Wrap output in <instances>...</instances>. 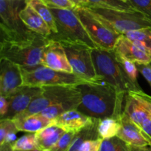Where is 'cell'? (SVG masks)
I'll list each match as a JSON object with an SVG mask.
<instances>
[{"mask_svg":"<svg viewBox=\"0 0 151 151\" xmlns=\"http://www.w3.org/2000/svg\"><path fill=\"white\" fill-rule=\"evenodd\" d=\"M123 35L132 41L141 44L146 49H147L149 51L151 52L150 28H143V29L128 31V32L125 33Z\"/></svg>","mask_w":151,"mask_h":151,"instance_id":"cell-27","label":"cell"},{"mask_svg":"<svg viewBox=\"0 0 151 151\" xmlns=\"http://www.w3.org/2000/svg\"><path fill=\"white\" fill-rule=\"evenodd\" d=\"M93 62L98 81H104L124 94L135 93L145 94L139 85L136 84L117 61L113 50L92 48Z\"/></svg>","mask_w":151,"mask_h":151,"instance_id":"cell-2","label":"cell"},{"mask_svg":"<svg viewBox=\"0 0 151 151\" xmlns=\"http://www.w3.org/2000/svg\"><path fill=\"white\" fill-rule=\"evenodd\" d=\"M129 2L137 11L143 13L151 20V0H130Z\"/></svg>","mask_w":151,"mask_h":151,"instance_id":"cell-32","label":"cell"},{"mask_svg":"<svg viewBox=\"0 0 151 151\" xmlns=\"http://www.w3.org/2000/svg\"><path fill=\"white\" fill-rule=\"evenodd\" d=\"M135 64L139 72L141 73L151 87V66L150 64L139 63V62H135Z\"/></svg>","mask_w":151,"mask_h":151,"instance_id":"cell-35","label":"cell"},{"mask_svg":"<svg viewBox=\"0 0 151 151\" xmlns=\"http://www.w3.org/2000/svg\"><path fill=\"white\" fill-rule=\"evenodd\" d=\"M81 103V97L66 102H63V103L52 105V106L46 108L40 113L50 119L54 120L55 118H56L66 111L71 110H77Z\"/></svg>","mask_w":151,"mask_h":151,"instance_id":"cell-23","label":"cell"},{"mask_svg":"<svg viewBox=\"0 0 151 151\" xmlns=\"http://www.w3.org/2000/svg\"><path fill=\"white\" fill-rule=\"evenodd\" d=\"M81 93V103L78 110L97 119L120 118L124 111L126 95L104 81H87L77 85Z\"/></svg>","mask_w":151,"mask_h":151,"instance_id":"cell-1","label":"cell"},{"mask_svg":"<svg viewBox=\"0 0 151 151\" xmlns=\"http://www.w3.org/2000/svg\"><path fill=\"white\" fill-rule=\"evenodd\" d=\"M9 110V102L7 98L1 96L0 97V116L1 118H4Z\"/></svg>","mask_w":151,"mask_h":151,"instance_id":"cell-36","label":"cell"},{"mask_svg":"<svg viewBox=\"0 0 151 151\" xmlns=\"http://www.w3.org/2000/svg\"><path fill=\"white\" fill-rule=\"evenodd\" d=\"M122 124L120 118L109 117L100 119L98 124V133L100 138L105 139L116 136L120 130Z\"/></svg>","mask_w":151,"mask_h":151,"instance_id":"cell-22","label":"cell"},{"mask_svg":"<svg viewBox=\"0 0 151 151\" xmlns=\"http://www.w3.org/2000/svg\"><path fill=\"white\" fill-rule=\"evenodd\" d=\"M150 29H151V28H150Z\"/></svg>","mask_w":151,"mask_h":151,"instance_id":"cell-43","label":"cell"},{"mask_svg":"<svg viewBox=\"0 0 151 151\" xmlns=\"http://www.w3.org/2000/svg\"><path fill=\"white\" fill-rule=\"evenodd\" d=\"M138 97L142 101L144 106L147 110L149 113L151 114V96L147 94H137Z\"/></svg>","mask_w":151,"mask_h":151,"instance_id":"cell-37","label":"cell"},{"mask_svg":"<svg viewBox=\"0 0 151 151\" xmlns=\"http://www.w3.org/2000/svg\"><path fill=\"white\" fill-rule=\"evenodd\" d=\"M74 10L96 48L113 50L120 35L114 32L109 27L100 22L86 7L77 6Z\"/></svg>","mask_w":151,"mask_h":151,"instance_id":"cell-9","label":"cell"},{"mask_svg":"<svg viewBox=\"0 0 151 151\" xmlns=\"http://www.w3.org/2000/svg\"><path fill=\"white\" fill-rule=\"evenodd\" d=\"M114 32L123 35L128 31L151 28V20L139 11H125L102 7H84Z\"/></svg>","mask_w":151,"mask_h":151,"instance_id":"cell-6","label":"cell"},{"mask_svg":"<svg viewBox=\"0 0 151 151\" xmlns=\"http://www.w3.org/2000/svg\"><path fill=\"white\" fill-rule=\"evenodd\" d=\"M100 151H130L129 144L118 136L102 141Z\"/></svg>","mask_w":151,"mask_h":151,"instance_id":"cell-29","label":"cell"},{"mask_svg":"<svg viewBox=\"0 0 151 151\" xmlns=\"http://www.w3.org/2000/svg\"><path fill=\"white\" fill-rule=\"evenodd\" d=\"M48 38L38 35L27 41H0V58L9 59L22 68L41 65L43 50Z\"/></svg>","mask_w":151,"mask_h":151,"instance_id":"cell-5","label":"cell"},{"mask_svg":"<svg viewBox=\"0 0 151 151\" xmlns=\"http://www.w3.org/2000/svg\"><path fill=\"white\" fill-rule=\"evenodd\" d=\"M26 5V0H0L1 41H27L38 35L21 19L20 12Z\"/></svg>","mask_w":151,"mask_h":151,"instance_id":"cell-3","label":"cell"},{"mask_svg":"<svg viewBox=\"0 0 151 151\" xmlns=\"http://www.w3.org/2000/svg\"><path fill=\"white\" fill-rule=\"evenodd\" d=\"M65 130L56 125H51L35 133L38 150L41 151L50 150L55 145Z\"/></svg>","mask_w":151,"mask_h":151,"instance_id":"cell-20","label":"cell"},{"mask_svg":"<svg viewBox=\"0 0 151 151\" xmlns=\"http://www.w3.org/2000/svg\"><path fill=\"white\" fill-rule=\"evenodd\" d=\"M122 1H126V2H129L130 0H122ZM129 3H130V2H129Z\"/></svg>","mask_w":151,"mask_h":151,"instance_id":"cell-41","label":"cell"},{"mask_svg":"<svg viewBox=\"0 0 151 151\" xmlns=\"http://www.w3.org/2000/svg\"><path fill=\"white\" fill-rule=\"evenodd\" d=\"M130 151H151V146L145 147H138V146H133V145H130Z\"/></svg>","mask_w":151,"mask_h":151,"instance_id":"cell-38","label":"cell"},{"mask_svg":"<svg viewBox=\"0 0 151 151\" xmlns=\"http://www.w3.org/2000/svg\"><path fill=\"white\" fill-rule=\"evenodd\" d=\"M75 135V132H65L55 145L47 151H69Z\"/></svg>","mask_w":151,"mask_h":151,"instance_id":"cell-30","label":"cell"},{"mask_svg":"<svg viewBox=\"0 0 151 151\" xmlns=\"http://www.w3.org/2000/svg\"><path fill=\"white\" fill-rule=\"evenodd\" d=\"M14 120L11 118H1L0 120V145L5 143L13 144L19 132Z\"/></svg>","mask_w":151,"mask_h":151,"instance_id":"cell-24","label":"cell"},{"mask_svg":"<svg viewBox=\"0 0 151 151\" xmlns=\"http://www.w3.org/2000/svg\"><path fill=\"white\" fill-rule=\"evenodd\" d=\"M23 86L21 67L9 59L0 58V94L7 97Z\"/></svg>","mask_w":151,"mask_h":151,"instance_id":"cell-12","label":"cell"},{"mask_svg":"<svg viewBox=\"0 0 151 151\" xmlns=\"http://www.w3.org/2000/svg\"><path fill=\"white\" fill-rule=\"evenodd\" d=\"M11 147L13 150L28 151L38 150L35 133H29L21 136L11 144Z\"/></svg>","mask_w":151,"mask_h":151,"instance_id":"cell-28","label":"cell"},{"mask_svg":"<svg viewBox=\"0 0 151 151\" xmlns=\"http://www.w3.org/2000/svg\"><path fill=\"white\" fill-rule=\"evenodd\" d=\"M102 141L103 139L101 138L85 141L81 144L80 151H100Z\"/></svg>","mask_w":151,"mask_h":151,"instance_id":"cell-34","label":"cell"},{"mask_svg":"<svg viewBox=\"0 0 151 151\" xmlns=\"http://www.w3.org/2000/svg\"><path fill=\"white\" fill-rule=\"evenodd\" d=\"M42 91V87L23 85L7 96L9 110L3 118L13 119L16 115L27 109L29 105Z\"/></svg>","mask_w":151,"mask_h":151,"instance_id":"cell-13","label":"cell"},{"mask_svg":"<svg viewBox=\"0 0 151 151\" xmlns=\"http://www.w3.org/2000/svg\"><path fill=\"white\" fill-rule=\"evenodd\" d=\"M13 119L19 131L27 133H36L49 126L53 125V120L44 116L41 113Z\"/></svg>","mask_w":151,"mask_h":151,"instance_id":"cell-19","label":"cell"},{"mask_svg":"<svg viewBox=\"0 0 151 151\" xmlns=\"http://www.w3.org/2000/svg\"><path fill=\"white\" fill-rule=\"evenodd\" d=\"M41 65L55 70L73 73L61 43L49 38L43 50Z\"/></svg>","mask_w":151,"mask_h":151,"instance_id":"cell-11","label":"cell"},{"mask_svg":"<svg viewBox=\"0 0 151 151\" xmlns=\"http://www.w3.org/2000/svg\"><path fill=\"white\" fill-rule=\"evenodd\" d=\"M125 100L123 112L140 128L144 120L150 116V113L144 106L137 93H128L125 96Z\"/></svg>","mask_w":151,"mask_h":151,"instance_id":"cell-17","label":"cell"},{"mask_svg":"<svg viewBox=\"0 0 151 151\" xmlns=\"http://www.w3.org/2000/svg\"><path fill=\"white\" fill-rule=\"evenodd\" d=\"M150 66H151V62H150Z\"/></svg>","mask_w":151,"mask_h":151,"instance_id":"cell-42","label":"cell"},{"mask_svg":"<svg viewBox=\"0 0 151 151\" xmlns=\"http://www.w3.org/2000/svg\"><path fill=\"white\" fill-rule=\"evenodd\" d=\"M20 17L29 29L39 35L48 38L52 31L43 18L31 7L27 4L20 12Z\"/></svg>","mask_w":151,"mask_h":151,"instance_id":"cell-18","label":"cell"},{"mask_svg":"<svg viewBox=\"0 0 151 151\" xmlns=\"http://www.w3.org/2000/svg\"><path fill=\"white\" fill-rule=\"evenodd\" d=\"M115 54L133 62L150 64L151 52L138 42H134L120 35L114 48Z\"/></svg>","mask_w":151,"mask_h":151,"instance_id":"cell-14","label":"cell"},{"mask_svg":"<svg viewBox=\"0 0 151 151\" xmlns=\"http://www.w3.org/2000/svg\"><path fill=\"white\" fill-rule=\"evenodd\" d=\"M77 85H57L42 87V91L32 100L26 110L15 118H22L38 114L52 105L81 98Z\"/></svg>","mask_w":151,"mask_h":151,"instance_id":"cell-8","label":"cell"},{"mask_svg":"<svg viewBox=\"0 0 151 151\" xmlns=\"http://www.w3.org/2000/svg\"><path fill=\"white\" fill-rule=\"evenodd\" d=\"M49 8H60L75 10L77 5L71 0H42Z\"/></svg>","mask_w":151,"mask_h":151,"instance_id":"cell-33","label":"cell"},{"mask_svg":"<svg viewBox=\"0 0 151 151\" xmlns=\"http://www.w3.org/2000/svg\"><path fill=\"white\" fill-rule=\"evenodd\" d=\"M0 151H22V150H13L11 147V144L5 143L2 145H0ZM28 151H41L40 150H28Z\"/></svg>","mask_w":151,"mask_h":151,"instance_id":"cell-39","label":"cell"},{"mask_svg":"<svg viewBox=\"0 0 151 151\" xmlns=\"http://www.w3.org/2000/svg\"><path fill=\"white\" fill-rule=\"evenodd\" d=\"M21 71L23 85L46 87L57 85H78L87 82L73 73H67L51 69L42 65L33 68H22Z\"/></svg>","mask_w":151,"mask_h":151,"instance_id":"cell-7","label":"cell"},{"mask_svg":"<svg viewBox=\"0 0 151 151\" xmlns=\"http://www.w3.org/2000/svg\"><path fill=\"white\" fill-rule=\"evenodd\" d=\"M100 120L93 118L89 124L76 133L69 151H80L81 144L85 141L99 139L100 136L98 133V124Z\"/></svg>","mask_w":151,"mask_h":151,"instance_id":"cell-21","label":"cell"},{"mask_svg":"<svg viewBox=\"0 0 151 151\" xmlns=\"http://www.w3.org/2000/svg\"><path fill=\"white\" fill-rule=\"evenodd\" d=\"M73 73L86 81H98L91 55L92 48L84 44L63 43Z\"/></svg>","mask_w":151,"mask_h":151,"instance_id":"cell-10","label":"cell"},{"mask_svg":"<svg viewBox=\"0 0 151 151\" xmlns=\"http://www.w3.org/2000/svg\"><path fill=\"white\" fill-rule=\"evenodd\" d=\"M92 119L93 118L87 116L78 110H71L55 118L53 120V125L61 127L66 132L78 133L89 124Z\"/></svg>","mask_w":151,"mask_h":151,"instance_id":"cell-16","label":"cell"},{"mask_svg":"<svg viewBox=\"0 0 151 151\" xmlns=\"http://www.w3.org/2000/svg\"><path fill=\"white\" fill-rule=\"evenodd\" d=\"M55 22L57 32L47 38L61 43L84 44L91 48L95 45L87 33L74 10L50 8Z\"/></svg>","mask_w":151,"mask_h":151,"instance_id":"cell-4","label":"cell"},{"mask_svg":"<svg viewBox=\"0 0 151 151\" xmlns=\"http://www.w3.org/2000/svg\"><path fill=\"white\" fill-rule=\"evenodd\" d=\"M120 121L122 127L116 136L133 146H151L150 142L145 136L144 132L133 122L124 112L121 115Z\"/></svg>","mask_w":151,"mask_h":151,"instance_id":"cell-15","label":"cell"},{"mask_svg":"<svg viewBox=\"0 0 151 151\" xmlns=\"http://www.w3.org/2000/svg\"><path fill=\"white\" fill-rule=\"evenodd\" d=\"M116 55V54H115ZM116 59L118 62L121 64L123 69L125 70V73L128 74V76L130 77L131 80L137 85H139L137 81V76H138V69L137 68L135 62H133L131 61L127 60V59H123L122 57H119L117 55H116Z\"/></svg>","mask_w":151,"mask_h":151,"instance_id":"cell-31","label":"cell"},{"mask_svg":"<svg viewBox=\"0 0 151 151\" xmlns=\"http://www.w3.org/2000/svg\"><path fill=\"white\" fill-rule=\"evenodd\" d=\"M88 6L125 11H137L129 2L122 0H88V4L86 7Z\"/></svg>","mask_w":151,"mask_h":151,"instance_id":"cell-26","label":"cell"},{"mask_svg":"<svg viewBox=\"0 0 151 151\" xmlns=\"http://www.w3.org/2000/svg\"><path fill=\"white\" fill-rule=\"evenodd\" d=\"M73 1L77 6L80 7H86L88 4V0H71Z\"/></svg>","mask_w":151,"mask_h":151,"instance_id":"cell-40","label":"cell"},{"mask_svg":"<svg viewBox=\"0 0 151 151\" xmlns=\"http://www.w3.org/2000/svg\"><path fill=\"white\" fill-rule=\"evenodd\" d=\"M26 2L43 18L51 30L52 33H55L57 32V28L53 15L50 11V9L43 2L42 0H26Z\"/></svg>","mask_w":151,"mask_h":151,"instance_id":"cell-25","label":"cell"}]
</instances>
